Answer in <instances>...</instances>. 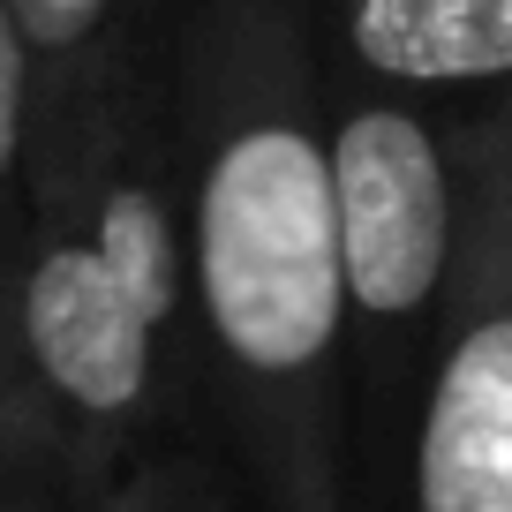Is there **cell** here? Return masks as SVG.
Returning <instances> with one entry per match:
<instances>
[{
    "instance_id": "cell-1",
    "label": "cell",
    "mask_w": 512,
    "mask_h": 512,
    "mask_svg": "<svg viewBox=\"0 0 512 512\" xmlns=\"http://www.w3.org/2000/svg\"><path fill=\"white\" fill-rule=\"evenodd\" d=\"M181 332L249 512H347V339L324 166V53L302 0H181Z\"/></svg>"
},
{
    "instance_id": "cell-2",
    "label": "cell",
    "mask_w": 512,
    "mask_h": 512,
    "mask_svg": "<svg viewBox=\"0 0 512 512\" xmlns=\"http://www.w3.org/2000/svg\"><path fill=\"white\" fill-rule=\"evenodd\" d=\"M324 166L347 339V512H392L422 362L460 264V166L445 113L324 68Z\"/></svg>"
},
{
    "instance_id": "cell-3",
    "label": "cell",
    "mask_w": 512,
    "mask_h": 512,
    "mask_svg": "<svg viewBox=\"0 0 512 512\" xmlns=\"http://www.w3.org/2000/svg\"><path fill=\"white\" fill-rule=\"evenodd\" d=\"M0 294H8L38 422L83 467L121 475L181 437H211L189 354L166 332H151V317L113 279V264L98 256L76 204L53 181H31V219H23Z\"/></svg>"
},
{
    "instance_id": "cell-4",
    "label": "cell",
    "mask_w": 512,
    "mask_h": 512,
    "mask_svg": "<svg viewBox=\"0 0 512 512\" xmlns=\"http://www.w3.org/2000/svg\"><path fill=\"white\" fill-rule=\"evenodd\" d=\"M460 264L422 362L392 512H512V166L482 106L445 113Z\"/></svg>"
},
{
    "instance_id": "cell-5",
    "label": "cell",
    "mask_w": 512,
    "mask_h": 512,
    "mask_svg": "<svg viewBox=\"0 0 512 512\" xmlns=\"http://www.w3.org/2000/svg\"><path fill=\"white\" fill-rule=\"evenodd\" d=\"M332 76L430 113L512 98V0H302Z\"/></svg>"
},
{
    "instance_id": "cell-6",
    "label": "cell",
    "mask_w": 512,
    "mask_h": 512,
    "mask_svg": "<svg viewBox=\"0 0 512 512\" xmlns=\"http://www.w3.org/2000/svg\"><path fill=\"white\" fill-rule=\"evenodd\" d=\"M31 53L38 128H61L174 23L181 0H8Z\"/></svg>"
},
{
    "instance_id": "cell-7",
    "label": "cell",
    "mask_w": 512,
    "mask_h": 512,
    "mask_svg": "<svg viewBox=\"0 0 512 512\" xmlns=\"http://www.w3.org/2000/svg\"><path fill=\"white\" fill-rule=\"evenodd\" d=\"M234 505H241V482L219 460V445L211 437H181V445L121 467L98 490L91 512H234Z\"/></svg>"
},
{
    "instance_id": "cell-8",
    "label": "cell",
    "mask_w": 512,
    "mask_h": 512,
    "mask_svg": "<svg viewBox=\"0 0 512 512\" xmlns=\"http://www.w3.org/2000/svg\"><path fill=\"white\" fill-rule=\"evenodd\" d=\"M31 166H38V91L23 53L16 8L0 0V279L16 264L23 219H31Z\"/></svg>"
},
{
    "instance_id": "cell-9",
    "label": "cell",
    "mask_w": 512,
    "mask_h": 512,
    "mask_svg": "<svg viewBox=\"0 0 512 512\" xmlns=\"http://www.w3.org/2000/svg\"><path fill=\"white\" fill-rule=\"evenodd\" d=\"M113 475L83 467L61 437H38L16 460H0V512H91Z\"/></svg>"
},
{
    "instance_id": "cell-10",
    "label": "cell",
    "mask_w": 512,
    "mask_h": 512,
    "mask_svg": "<svg viewBox=\"0 0 512 512\" xmlns=\"http://www.w3.org/2000/svg\"><path fill=\"white\" fill-rule=\"evenodd\" d=\"M53 437L38 422V400L31 384H23V354H16V324H8V294H0V460H16L23 445Z\"/></svg>"
},
{
    "instance_id": "cell-11",
    "label": "cell",
    "mask_w": 512,
    "mask_h": 512,
    "mask_svg": "<svg viewBox=\"0 0 512 512\" xmlns=\"http://www.w3.org/2000/svg\"><path fill=\"white\" fill-rule=\"evenodd\" d=\"M482 113H490L497 144H505V166H512V98H497V106H482Z\"/></svg>"
},
{
    "instance_id": "cell-12",
    "label": "cell",
    "mask_w": 512,
    "mask_h": 512,
    "mask_svg": "<svg viewBox=\"0 0 512 512\" xmlns=\"http://www.w3.org/2000/svg\"><path fill=\"white\" fill-rule=\"evenodd\" d=\"M234 512H249V505H234Z\"/></svg>"
}]
</instances>
